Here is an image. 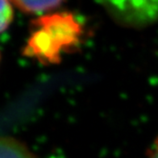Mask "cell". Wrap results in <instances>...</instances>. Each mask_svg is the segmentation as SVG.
Returning a JSON list of instances; mask_svg holds the SVG:
<instances>
[{"label":"cell","instance_id":"6da1fadb","mask_svg":"<svg viewBox=\"0 0 158 158\" xmlns=\"http://www.w3.org/2000/svg\"><path fill=\"white\" fill-rule=\"evenodd\" d=\"M82 33V26L71 14L45 15L35 21L23 52L45 65L58 64L64 53L76 48Z\"/></svg>","mask_w":158,"mask_h":158},{"label":"cell","instance_id":"7a4b0ae2","mask_svg":"<svg viewBox=\"0 0 158 158\" xmlns=\"http://www.w3.org/2000/svg\"><path fill=\"white\" fill-rule=\"evenodd\" d=\"M119 24L142 28L158 21V0H97Z\"/></svg>","mask_w":158,"mask_h":158},{"label":"cell","instance_id":"3957f363","mask_svg":"<svg viewBox=\"0 0 158 158\" xmlns=\"http://www.w3.org/2000/svg\"><path fill=\"white\" fill-rule=\"evenodd\" d=\"M0 158H37L27 145L20 140L6 135L1 139Z\"/></svg>","mask_w":158,"mask_h":158},{"label":"cell","instance_id":"277c9868","mask_svg":"<svg viewBox=\"0 0 158 158\" xmlns=\"http://www.w3.org/2000/svg\"><path fill=\"white\" fill-rule=\"evenodd\" d=\"M10 1L25 13L38 15L55 10L62 4L64 0H10Z\"/></svg>","mask_w":158,"mask_h":158},{"label":"cell","instance_id":"5b68a950","mask_svg":"<svg viewBox=\"0 0 158 158\" xmlns=\"http://www.w3.org/2000/svg\"><path fill=\"white\" fill-rule=\"evenodd\" d=\"M14 19V9L10 0H1V31L7 30Z\"/></svg>","mask_w":158,"mask_h":158},{"label":"cell","instance_id":"8992f818","mask_svg":"<svg viewBox=\"0 0 158 158\" xmlns=\"http://www.w3.org/2000/svg\"><path fill=\"white\" fill-rule=\"evenodd\" d=\"M146 158H158V136L152 143Z\"/></svg>","mask_w":158,"mask_h":158}]
</instances>
